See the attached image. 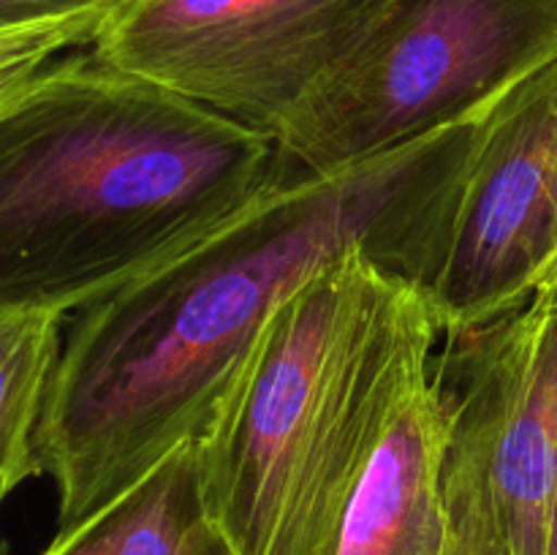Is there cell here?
Here are the masks:
<instances>
[{"mask_svg":"<svg viewBox=\"0 0 557 555\" xmlns=\"http://www.w3.org/2000/svg\"><path fill=\"white\" fill-rule=\"evenodd\" d=\"M41 555H232L201 488L196 441H185L131 482L123 493Z\"/></svg>","mask_w":557,"mask_h":555,"instance_id":"obj_9","label":"cell"},{"mask_svg":"<svg viewBox=\"0 0 557 555\" xmlns=\"http://www.w3.org/2000/svg\"><path fill=\"white\" fill-rule=\"evenodd\" d=\"M441 457L444 417L430 370L392 414L346 511L337 555H446Z\"/></svg>","mask_w":557,"mask_h":555,"instance_id":"obj_8","label":"cell"},{"mask_svg":"<svg viewBox=\"0 0 557 555\" xmlns=\"http://www.w3.org/2000/svg\"><path fill=\"white\" fill-rule=\"evenodd\" d=\"M557 52V0H395L275 128L283 177L354 166L493 107Z\"/></svg>","mask_w":557,"mask_h":555,"instance_id":"obj_4","label":"cell"},{"mask_svg":"<svg viewBox=\"0 0 557 555\" xmlns=\"http://www.w3.org/2000/svg\"><path fill=\"white\" fill-rule=\"evenodd\" d=\"M131 0H0V27H25L85 14H112Z\"/></svg>","mask_w":557,"mask_h":555,"instance_id":"obj_12","label":"cell"},{"mask_svg":"<svg viewBox=\"0 0 557 555\" xmlns=\"http://www.w3.org/2000/svg\"><path fill=\"white\" fill-rule=\"evenodd\" d=\"M107 16L85 14L41 25L0 27V112L20 98L47 65L63 54L90 47Z\"/></svg>","mask_w":557,"mask_h":555,"instance_id":"obj_11","label":"cell"},{"mask_svg":"<svg viewBox=\"0 0 557 555\" xmlns=\"http://www.w3.org/2000/svg\"><path fill=\"white\" fill-rule=\"evenodd\" d=\"M557 267V52L487 109L422 292L446 337L531 303Z\"/></svg>","mask_w":557,"mask_h":555,"instance_id":"obj_7","label":"cell"},{"mask_svg":"<svg viewBox=\"0 0 557 555\" xmlns=\"http://www.w3.org/2000/svg\"><path fill=\"white\" fill-rule=\"evenodd\" d=\"M542 292H547V294H553V297H557V281L549 283V286H544Z\"/></svg>","mask_w":557,"mask_h":555,"instance_id":"obj_14","label":"cell"},{"mask_svg":"<svg viewBox=\"0 0 557 555\" xmlns=\"http://www.w3.org/2000/svg\"><path fill=\"white\" fill-rule=\"evenodd\" d=\"M395 0H131L92 54L210 112L275 134Z\"/></svg>","mask_w":557,"mask_h":555,"instance_id":"obj_6","label":"cell"},{"mask_svg":"<svg viewBox=\"0 0 557 555\" xmlns=\"http://www.w3.org/2000/svg\"><path fill=\"white\" fill-rule=\"evenodd\" d=\"M69 316L49 310L0 313V506L41 473L36 433L63 348Z\"/></svg>","mask_w":557,"mask_h":555,"instance_id":"obj_10","label":"cell"},{"mask_svg":"<svg viewBox=\"0 0 557 555\" xmlns=\"http://www.w3.org/2000/svg\"><path fill=\"white\" fill-rule=\"evenodd\" d=\"M433 368L444 417L446 553L547 555L557 477V297L446 337Z\"/></svg>","mask_w":557,"mask_h":555,"instance_id":"obj_5","label":"cell"},{"mask_svg":"<svg viewBox=\"0 0 557 555\" xmlns=\"http://www.w3.org/2000/svg\"><path fill=\"white\" fill-rule=\"evenodd\" d=\"M553 281H557V267H555V272H553V278H549V281H547V283H544V286H549V283H553Z\"/></svg>","mask_w":557,"mask_h":555,"instance_id":"obj_15","label":"cell"},{"mask_svg":"<svg viewBox=\"0 0 557 555\" xmlns=\"http://www.w3.org/2000/svg\"><path fill=\"white\" fill-rule=\"evenodd\" d=\"M487 109L370 161L283 177L183 254L76 310L36 433L58 531L199 439L267 316L315 270L364 248L422 286Z\"/></svg>","mask_w":557,"mask_h":555,"instance_id":"obj_1","label":"cell"},{"mask_svg":"<svg viewBox=\"0 0 557 555\" xmlns=\"http://www.w3.org/2000/svg\"><path fill=\"white\" fill-rule=\"evenodd\" d=\"M438 337L422 292L364 248L275 305L196 439L232 555H337L362 473Z\"/></svg>","mask_w":557,"mask_h":555,"instance_id":"obj_3","label":"cell"},{"mask_svg":"<svg viewBox=\"0 0 557 555\" xmlns=\"http://www.w3.org/2000/svg\"><path fill=\"white\" fill-rule=\"evenodd\" d=\"M547 555H557V477H555V495H553V520H549V544Z\"/></svg>","mask_w":557,"mask_h":555,"instance_id":"obj_13","label":"cell"},{"mask_svg":"<svg viewBox=\"0 0 557 555\" xmlns=\"http://www.w3.org/2000/svg\"><path fill=\"white\" fill-rule=\"evenodd\" d=\"M0 555H5V544L3 542H0Z\"/></svg>","mask_w":557,"mask_h":555,"instance_id":"obj_16","label":"cell"},{"mask_svg":"<svg viewBox=\"0 0 557 555\" xmlns=\"http://www.w3.org/2000/svg\"><path fill=\"white\" fill-rule=\"evenodd\" d=\"M281 180L267 131L63 54L0 112V313H76Z\"/></svg>","mask_w":557,"mask_h":555,"instance_id":"obj_2","label":"cell"}]
</instances>
